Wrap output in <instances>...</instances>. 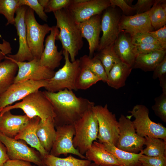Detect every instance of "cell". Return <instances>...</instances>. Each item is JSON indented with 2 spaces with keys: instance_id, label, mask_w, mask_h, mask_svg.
<instances>
[{
  "instance_id": "47",
  "label": "cell",
  "mask_w": 166,
  "mask_h": 166,
  "mask_svg": "<svg viewBox=\"0 0 166 166\" xmlns=\"http://www.w3.org/2000/svg\"><path fill=\"white\" fill-rule=\"evenodd\" d=\"M9 159L6 147L0 141V166H2Z\"/></svg>"
},
{
  "instance_id": "11",
  "label": "cell",
  "mask_w": 166,
  "mask_h": 166,
  "mask_svg": "<svg viewBox=\"0 0 166 166\" xmlns=\"http://www.w3.org/2000/svg\"><path fill=\"white\" fill-rule=\"evenodd\" d=\"M47 83L48 80H28L13 84L0 97L1 110L40 89L45 87Z\"/></svg>"
},
{
  "instance_id": "26",
  "label": "cell",
  "mask_w": 166,
  "mask_h": 166,
  "mask_svg": "<svg viewBox=\"0 0 166 166\" xmlns=\"http://www.w3.org/2000/svg\"><path fill=\"white\" fill-rule=\"evenodd\" d=\"M132 68L121 61L115 65L107 75L106 83L109 86L118 89L124 86Z\"/></svg>"
},
{
  "instance_id": "23",
  "label": "cell",
  "mask_w": 166,
  "mask_h": 166,
  "mask_svg": "<svg viewBox=\"0 0 166 166\" xmlns=\"http://www.w3.org/2000/svg\"><path fill=\"white\" fill-rule=\"evenodd\" d=\"M134 46L131 38L124 33L119 34L113 44L114 50L121 61L132 69L136 56Z\"/></svg>"
},
{
  "instance_id": "29",
  "label": "cell",
  "mask_w": 166,
  "mask_h": 166,
  "mask_svg": "<svg viewBox=\"0 0 166 166\" xmlns=\"http://www.w3.org/2000/svg\"><path fill=\"white\" fill-rule=\"evenodd\" d=\"M165 0H156L152 8L148 11L151 25L157 30L166 25Z\"/></svg>"
},
{
  "instance_id": "28",
  "label": "cell",
  "mask_w": 166,
  "mask_h": 166,
  "mask_svg": "<svg viewBox=\"0 0 166 166\" xmlns=\"http://www.w3.org/2000/svg\"><path fill=\"white\" fill-rule=\"evenodd\" d=\"M104 148L117 160L121 166H137L140 164L139 158L143 154L142 151L136 153L121 150L109 143H102Z\"/></svg>"
},
{
  "instance_id": "31",
  "label": "cell",
  "mask_w": 166,
  "mask_h": 166,
  "mask_svg": "<svg viewBox=\"0 0 166 166\" xmlns=\"http://www.w3.org/2000/svg\"><path fill=\"white\" fill-rule=\"evenodd\" d=\"M144 138L146 147L142 150L143 154L150 156H166V141L148 136Z\"/></svg>"
},
{
  "instance_id": "9",
  "label": "cell",
  "mask_w": 166,
  "mask_h": 166,
  "mask_svg": "<svg viewBox=\"0 0 166 166\" xmlns=\"http://www.w3.org/2000/svg\"><path fill=\"white\" fill-rule=\"evenodd\" d=\"M131 117L121 115L118 121L119 133L116 147L122 150L137 153L143 150L145 139L137 134Z\"/></svg>"
},
{
  "instance_id": "32",
  "label": "cell",
  "mask_w": 166,
  "mask_h": 166,
  "mask_svg": "<svg viewBox=\"0 0 166 166\" xmlns=\"http://www.w3.org/2000/svg\"><path fill=\"white\" fill-rule=\"evenodd\" d=\"M113 44L105 47L95 56L101 61L107 76L111 68L121 61L114 50Z\"/></svg>"
},
{
  "instance_id": "52",
  "label": "cell",
  "mask_w": 166,
  "mask_h": 166,
  "mask_svg": "<svg viewBox=\"0 0 166 166\" xmlns=\"http://www.w3.org/2000/svg\"><path fill=\"white\" fill-rule=\"evenodd\" d=\"M88 166H99L97 164H95L94 163H91Z\"/></svg>"
},
{
  "instance_id": "3",
  "label": "cell",
  "mask_w": 166,
  "mask_h": 166,
  "mask_svg": "<svg viewBox=\"0 0 166 166\" xmlns=\"http://www.w3.org/2000/svg\"><path fill=\"white\" fill-rule=\"evenodd\" d=\"M22 110L27 117L31 119L39 117L42 121L49 118L54 119L55 114L53 107L43 91L34 92L13 105L8 106L1 110V115L14 109Z\"/></svg>"
},
{
  "instance_id": "48",
  "label": "cell",
  "mask_w": 166,
  "mask_h": 166,
  "mask_svg": "<svg viewBox=\"0 0 166 166\" xmlns=\"http://www.w3.org/2000/svg\"><path fill=\"white\" fill-rule=\"evenodd\" d=\"M12 50V49L10 43L3 39L2 43H0V51L6 55L11 53Z\"/></svg>"
},
{
  "instance_id": "17",
  "label": "cell",
  "mask_w": 166,
  "mask_h": 166,
  "mask_svg": "<svg viewBox=\"0 0 166 166\" xmlns=\"http://www.w3.org/2000/svg\"><path fill=\"white\" fill-rule=\"evenodd\" d=\"M59 30L57 26L51 27L50 33L45 41V47L39 60V64L52 70L58 67L63 58V50L58 51L55 44Z\"/></svg>"
},
{
  "instance_id": "22",
  "label": "cell",
  "mask_w": 166,
  "mask_h": 166,
  "mask_svg": "<svg viewBox=\"0 0 166 166\" xmlns=\"http://www.w3.org/2000/svg\"><path fill=\"white\" fill-rule=\"evenodd\" d=\"M85 154L87 160L99 166H121L116 158L104 148L102 143L99 142L94 141Z\"/></svg>"
},
{
  "instance_id": "56",
  "label": "cell",
  "mask_w": 166,
  "mask_h": 166,
  "mask_svg": "<svg viewBox=\"0 0 166 166\" xmlns=\"http://www.w3.org/2000/svg\"><path fill=\"white\" fill-rule=\"evenodd\" d=\"M0 37H1V36L0 34Z\"/></svg>"
},
{
  "instance_id": "12",
  "label": "cell",
  "mask_w": 166,
  "mask_h": 166,
  "mask_svg": "<svg viewBox=\"0 0 166 166\" xmlns=\"http://www.w3.org/2000/svg\"><path fill=\"white\" fill-rule=\"evenodd\" d=\"M6 57L15 63L18 71L14 83L28 80H48L54 75L55 72L41 65L39 60L34 59L28 62L15 61L6 55Z\"/></svg>"
},
{
  "instance_id": "53",
  "label": "cell",
  "mask_w": 166,
  "mask_h": 166,
  "mask_svg": "<svg viewBox=\"0 0 166 166\" xmlns=\"http://www.w3.org/2000/svg\"><path fill=\"white\" fill-rule=\"evenodd\" d=\"M120 166L116 165H105V166Z\"/></svg>"
},
{
  "instance_id": "18",
  "label": "cell",
  "mask_w": 166,
  "mask_h": 166,
  "mask_svg": "<svg viewBox=\"0 0 166 166\" xmlns=\"http://www.w3.org/2000/svg\"><path fill=\"white\" fill-rule=\"evenodd\" d=\"M148 12L132 16H123L120 19V33L129 34L132 36L140 33L153 31Z\"/></svg>"
},
{
  "instance_id": "51",
  "label": "cell",
  "mask_w": 166,
  "mask_h": 166,
  "mask_svg": "<svg viewBox=\"0 0 166 166\" xmlns=\"http://www.w3.org/2000/svg\"><path fill=\"white\" fill-rule=\"evenodd\" d=\"M6 56L4 53L0 51V63L2 62V60L5 59Z\"/></svg>"
},
{
  "instance_id": "21",
  "label": "cell",
  "mask_w": 166,
  "mask_h": 166,
  "mask_svg": "<svg viewBox=\"0 0 166 166\" xmlns=\"http://www.w3.org/2000/svg\"><path fill=\"white\" fill-rule=\"evenodd\" d=\"M40 121V119L38 117L31 119L27 125L14 139L22 140L31 147L36 149L43 159L49 153L42 147L37 135V128Z\"/></svg>"
},
{
  "instance_id": "35",
  "label": "cell",
  "mask_w": 166,
  "mask_h": 166,
  "mask_svg": "<svg viewBox=\"0 0 166 166\" xmlns=\"http://www.w3.org/2000/svg\"><path fill=\"white\" fill-rule=\"evenodd\" d=\"M19 7V0H0V14L7 19L6 26L14 25V14Z\"/></svg>"
},
{
  "instance_id": "27",
  "label": "cell",
  "mask_w": 166,
  "mask_h": 166,
  "mask_svg": "<svg viewBox=\"0 0 166 166\" xmlns=\"http://www.w3.org/2000/svg\"><path fill=\"white\" fill-rule=\"evenodd\" d=\"M18 71L16 64L5 56L0 63V97L14 83Z\"/></svg>"
},
{
  "instance_id": "44",
  "label": "cell",
  "mask_w": 166,
  "mask_h": 166,
  "mask_svg": "<svg viewBox=\"0 0 166 166\" xmlns=\"http://www.w3.org/2000/svg\"><path fill=\"white\" fill-rule=\"evenodd\" d=\"M155 0H138L133 6L136 14H141L148 11L155 2Z\"/></svg>"
},
{
  "instance_id": "4",
  "label": "cell",
  "mask_w": 166,
  "mask_h": 166,
  "mask_svg": "<svg viewBox=\"0 0 166 166\" xmlns=\"http://www.w3.org/2000/svg\"><path fill=\"white\" fill-rule=\"evenodd\" d=\"M74 124L75 134L73 145L81 154L84 155L93 142L97 139L98 122L92 108L87 111Z\"/></svg>"
},
{
  "instance_id": "15",
  "label": "cell",
  "mask_w": 166,
  "mask_h": 166,
  "mask_svg": "<svg viewBox=\"0 0 166 166\" xmlns=\"http://www.w3.org/2000/svg\"><path fill=\"white\" fill-rule=\"evenodd\" d=\"M28 7L20 6L16 12L15 24L19 38V47L18 51L14 55L8 54L7 56L17 61L24 62L33 60L34 58L28 46L25 16Z\"/></svg>"
},
{
  "instance_id": "14",
  "label": "cell",
  "mask_w": 166,
  "mask_h": 166,
  "mask_svg": "<svg viewBox=\"0 0 166 166\" xmlns=\"http://www.w3.org/2000/svg\"><path fill=\"white\" fill-rule=\"evenodd\" d=\"M110 6L105 10L101 18L102 34L97 49L99 51L113 44L120 34L119 25L120 18L113 8Z\"/></svg>"
},
{
  "instance_id": "49",
  "label": "cell",
  "mask_w": 166,
  "mask_h": 166,
  "mask_svg": "<svg viewBox=\"0 0 166 166\" xmlns=\"http://www.w3.org/2000/svg\"><path fill=\"white\" fill-rule=\"evenodd\" d=\"M49 1V0H38V1L44 9L46 6Z\"/></svg>"
},
{
  "instance_id": "1",
  "label": "cell",
  "mask_w": 166,
  "mask_h": 166,
  "mask_svg": "<svg viewBox=\"0 0 166 166\" xmlns=\"http://www.w3.org/2000/svg\"><path fill=\"white\" fill-rule=\"evenodd\" d=\"M43 92L52 104L55 114V126L74 124L95 105L93 102L78 97L67 89L56 92L46 90Z\"/></svg>"
},
{
  "instance_id": "30",
  "label": "cell",
  "mask_w": 166,
  "mask_h": 166,
  "mask_svg": "<svg viewBox=\"0 0 166 166\" xmlns=\"http://www.w3.org/2000/svg\"><path fill=\"white\" fill-rule=\"evenodd\" d=\"M45 166H88L91 162L87 159H80L70 155L61 158L49 154L42 159Z\"/></svg>"
},
{
  "instance_id": "19",
  "label": "cell",
  "mask_w": 166,
  "mask_h": 166,
  "mask_svg": "<svg viewBox=\"0 0 166 166\" xmlns=\"http://www.w3.org/2000/svg\"><path fill=\"white\" fill-rule=\"evenodd\" d=\"M100 14L94 16L88 20L77 23L82 37L86 39L89 46V56L92 57L95 51L98 49L101 31Z\"/></svg>"
},
{
  "instance_id": "8",
  "label": "cell",
  "mask_w": 166,
  "mask_h": 166,
  "mask_svg": "<svg viewBox=\"0 0 166 166\" xmlns=\"http://www.w3.org/2000/svg\"><path fill=\"white\" fill-rule=\"evenodd\" d=\"M92 110L98 122V142L110 143L116 146L119 129L116 115L109 110L107 104L104 106L94 105Z\"/></svg>"
},
{
  "instance_id": "55",
  "label": "cell",
  "mask_w": 166,
  "mask_h": 166,
  "mask_svg": "<svg viewBox=\"0 0 166 166\" xmlns=\"http://www.w3.org/2000/svg\"><path fill=\"white\" fill-rule=\"evenodd\" d=\"M1 109H0V116L1 115Z\"/></svg>"
},
{
  "instance_id": "38",
  "label": "cell",
  "mask_w": 166,
  "mask_h": 166,
  "mask_svg": "<svg viewBox=\"0 0 166 166\" xmlns=\"http://www.w3.org/2000/svg\"><path fill=\"white\" fill-rule=\"evenodd\" d=\"M20 6H25L35 11L39 18L43 21L46 22L48 16L44 11V9L39 3L38 0H19Z\"/></svg>"
},
{
  "instance_id": "16",
  "label": "cell",
  "mask_w": 166,
  "mask_h": 166,
  "mask_svg": "<svg viewBox=\"0 0 166 166\" xmlns=\"http://www.w3.org/2000/svg\"><path fill=\"white\" fill-rule=\"evenodd\" d=\"M110 6L109 0H88L82 3H72L67 8L75 22L80 23L100 14Z\"/></svg>"
},
{
  "instance_id": "13",
  "label": "cell",
  "mask_w": 166,
  "mask_h": 166,
  "mask_svg": "<svg viewBox=\"0 0 166 166\" xmlns=\"http://www.w3.org/2000/svg\"><path fill=\"white\" fill-rule=\"evenodd\" d=\"M56 135L49 154L58 157L61 154H71L77 155L83 159H86L73 145V138L75 134L74 124L55 126Z\"/></svg>"
},
{
  "instance_id": "46",
  "label": "cell",
  "mask_w": 166,
  "mask_h": 166,
  "mask_svg": "<svg viewBox=\"0 0 166 166\" xmlns=\"http://www.w3.org/2000/svg\"><path fill=\"white\" fill-rule=\"evenodd\" d=\"M2 166H35L32 165L31 163L21 160L9 159Z\"/></svg>"
},
{
  "instance_id": "43",
  "label": "cell",
  "mask_w": 166,
  "mask_h": 166,
  "mask_svg": "<svg viewBox=\"0 0 166 166\" xmlns=\"http://www.w3.org/2000/svg\"><path fill=\"white\" fill-rule=\"evenodd\" d=\"M111 6L114 8L115 6L119 7L124 14H128L135 11L134 7L130 5L131 0H109Z\"/></svg>"
},
{
  "instance_id": "2",
  "label": "cell",
  "mask_w": 166,
  "mask_h": 166,
  "mask_svg": "<svg viewBox=\"0 0 166 166\" xmlns=\"http://www.w3.org/2000/svg\"><path fill=\"white\" fill-rule=\"evenodd\" d=\"M53 13L57 21L56 26L60 29L57 40L61 42L63 50L68 52L70 61L73 62L83 45L80 30L67 8Z\"/></svg>"
},
{
  "instance_id": "24",
  "label": "cell",
  "mask_w": 166,
  "mask_h": 166,
  "mask_svg": "<svg viewBox=\"0 0 166 166\" xmlns=\"http://www.w3.org/2000/svg\"><path fill=\"white\" fill-rule=\"evenodd\" d=\"M37 133L42 146L49 153L56 135L54 119L49 118L44 121H40L37 127Z\"/></svg>"
},
{
  "instance_id": "25",
  "label": "cell",
  "mask_w": 166,
  "mask_h": 166,
  "mask_svg": "<svg viewBox=\"0 0 166 166\" xmlns=\"http://www.w3.org/2000/svg\"><path fill=\"white\" fill-rule=\"evenodd\" d=\"M166 52L162 50L137 55L133 68L145 72L153 71L166 56Z\"/></svg>"
},
{
  "instance_id": "42",
  "label": "cell",
  "mask_w": 166,
  "mask_h": 166,
  "mask_svg": "<svg viewBox=\"0 0 166 166\" xmlns=\"http://www.w3.org/2000/svg\"><path fill=\"white\" fill-rule=\"evenodd\" d=\"M72 2V0H49L44 11L45 13L54 12L67 8Z\"/></svg>"
},
{
  "instance_id": "41",
  "label": "cell",
  "mask_w": 166,
  "mask_h": 166,
  "mask_svg": "<svg viewBox=\"0 0 166 166\" xmlns=\"http://www.w3.org/2000/svg\"><path fill=\"white\" fill-rule=\"evenodd\" d=\"M134 45V51L136 56L157 50H165L160 44H144Z\"/></svg>"
},
{
  "instance_id": "40",
  "label": "cell",
  "mask_w": 166,
  "mask_h": 166,
  "mask_svg": "<svg viewBox=\"0 0 166 166\" xmlns=\"http://www.w3.org/2000/svg\"><path fill=\"white\" fill-rule=\"evenodd\" d=\"M132 42L134 45L144 44H160L149 33H140L131 37Z\"/></svg>"
},
{
  "instance_id": "7",
  "label": "cell",
  "mask_w": 166,
  "mask_h": 166,
  "mask_svg": "<svg viewBox=\"0 0 166 166\" xmlns=\"http://www.w3.org/2000/svg\"><path fill=\"white\" fill-rule=\"evenodd\" d=\"M129 113L133 116L132 121L137 134L144 137L148 136L166 141V128L162 124L152 121L149 116L148 109L142 105H137Z\"/></svg>"
},
{
  "instance_id": "10",
  "label": "cell",
  "mask_w": 166,
  "mask_h": 166,
  "mask_svg": "<svg viewBox=\"0 0 166 166\" xmlns=\"http://www.w3.org/2000/svg\"><path fill=\"white\" fill-rule=\"evenodd\" d=\"M0 141L6 147L9 159L25 160L38 166H45L40 153L25 141L8 137L0 132Z\"/></svg>"
},
{
  "instance_id": "5",
  "label": "cell",
  "mask_w": 166,
  "mask_h": 166,
  "mask_svg": "<svg viewBox=\"0 0 166 166\" xmlns=\"http://www.w3.org/2000/svg\"><path fill=\"white\" fill-rule=\"evenodd\" d=\"M62 50L65 64L55 72L51 78L48 80L47 85L44 88L49 92H56L65 89L72 91L77 90L76 82L81 68L80 60L77 59L71 62L69 60L68 52Z\"/></svg>"
},
{
  "instance_id": "20",
  "label": "cell",
  "mask_w": 166,
  "mask_h": 166,
  "mask_svg": "<svg viewBox=\"0 0 166 166\" xmlns=\"http://www.w3.org/2000/svg\"><path fill=\"white\" fill-rule=\"evenodd\" d=\"M31 119L26 115H15L10 111L0 116V132L14 138L27 125Z\"/></svg>"
},
{
  "instance_id": "50",
  "label": "cell",
  "mask_w": 166,
  "mask_h": 166,
  "mask_svg": "<svg viewBox=\"0 0 166 166\" xmlns=\"http://www.w3.org/2000/svg\"><path fill=\"white\" fill-rule=\"evenodd\" d=\"M88 0H72V3H80L84 2Z\"/></svg>"
},
{
  "instance_id": "34",
  "label": "cell",
  "mask_w": 166,
  "mask_h": 166,
  "mask_svg": "<svg viewBox=\"0 0 166 166\" xmlns=\"http://www.w3.org/2000/svg\"><path fill=\"white\" fill-rule=\"evenodd\" d=\"M81 65L85 66L98 76L101 81L106 83L107 76L100 60L94 56L91 57L85 55L79 59Z\"/></svg>"
},
{
  "instance_id": "39",
  "label": "cell",
  "mask_w": 166,
  "mask_h": 166,
  "mask_svg": "<svg viewBox=\"0 0 166 166\" xmlns=\"http://www.w3.org/2000/svg\"><path fill=\"white\" fill-rule=\"evenodd\" d=\"M140 163L145 166H166V156H150L142 154Z\"/></svg>"
},
{
  "instance_id": "33",
  "label": "cell",
  "mask_w": 166,
  "mask_h": 166,
  "mask_svg": "<svg viewBox=\"0 0 166 166\" xmlns=\"http://www.w3.org/2000/svg\"><path fill=\"white\" fill-rule=\"evenodd\" d=\"M101 81L98 76L86 67L81 65L76 80V87L77 90H85Z\"/></svg>"
},
{
  "instance_id": "45",
  "label": "cell",
  "mask_w": 166,
  "mask_h": 166,
  "mask_svg": "<svg viewBox=\"0 0 166 166\" xmlns=\"http://www.w3.org/2000/svg\"><path fill=\"white\" fill-rule=\"evenodd\" d=\"M161 45L163 48H166V26L156 31H152L149 32Z\"/></svg>"
},
{
  "instance_id": "6",
  "label": "cell",
  "mask_w": 166,
  "mask_h": 166,
  "mask_svg": "<svg viewBox=\"0 0 166 166\" xmlns=\"http://www.w3.org/2000/svg\"><path fill=\"white\" fill-rule=\"evenodd\" d=\"M25 20L28 47L34 58L39 60L44 48L45 38L50 31L51 27L47 24H39L35 18L34 11L29 7L25 13Z\"/></svg>"
},
{
  "instance_id": "36",
  "label": "cell",
  "mask_w": 166,
  "mask_h": 166,
  "mask_svg": "<svg viewBox=\"0 0 166 166\" xmlns=\"http://www.w3.org/2000/svg\"><path fill=\"white\" fill-rule=\"evenodd\" d=\"M155 104L152 107L156 115L163 122H166V93H162L155 99Z\"/></svg>"
},
{
  "instance_id": "54",
  "label": "cell",
  "mask_w": 166,
  "mask_h": 166,
  "mask_svg": "<svg viewBox=\"0 0 166 166\" xmlns=\"http://www.w3.org/2000/svg\"><path fill=\"white\" fill-rule=\"evenodd\" d=\"M145 166L144 165H143V164H141L140 163L139 164L138 166Z\"/></svg>"
},
{
  "instance_id": "37",
  "label": "cell",
  "mask_w": 166,
  "mask_h": 166,
  "mask_svg": "<svg viewBox=\"0 0 166 166\" xmlns=\"http://www.w3.org/2000/svg\"><path fill=\"white\" fill-rule=\"evenodd\" d=\"M153 71L152 78H159L162 92H166V56Z\"/></svg>"
}]
</instances>
